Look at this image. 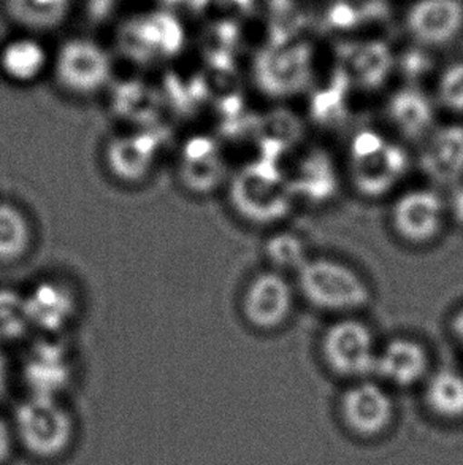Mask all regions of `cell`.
<instances>
[{"label": "cell", "mask_w": 463, "mask_h": 465, "mask_svg": "<svg viewBox=\"0 0 463 465\" xmlns=\"http://www.w3.org/2000/svg\"><path fill=\"white\" fill-rule=\"evenodd\" d=\"M267 258L278 269H295L299 271L307 262V252L300 240L289 235L278 233L267 242Z\"/></svg>", "instance_id": "cell-27"}, {"label": "cell", "mask_w": 463, "mask_h": 465, "mask_svg": "<svg viewBox=\"0 0 463 465\" xmlns=\"http://www.w3.org/2000/svg\"><path fill=\"white\" fill-rule=\"evenodd\" d=\"M438 102L452 114H463V61L446 67L437 83Z\"/></svg>", "instance_id": "cell-28"}, {"label": "cell", "mask_w": 463, "mask_h": 465, "mask_svg": "<svg viewBox=\"0 0 463 465\" xmlns=\"http://www.w3.org/2000/svg\"><path fill=\"white\" fill-rule=\"evenodd\" d=\"M291 182L294 195H303L311 202L329 201L337 191V172L326 153H311L300 163Z\"/></svg>", "instance_id": "cell-22"}, {"label": "cell", "mask_w": 463, "mask_h": 465, "mask_svg": "<svg viewBox=\"0 0 463 465\" xmlns=\"http://www.w3.org/2000/svg\"><path fill=\"white\" fill-rule=\"evenodd\" d=\"M430 359L424 346L409 339H394L378 351L375 373L384 381L408 388L429 373Z\"/></svg>", "instance_id": "cell-16"}, {"label": "cell", "mask_w": 463, "mask_h": 465, "mask_svg": "<svg viewBox=\"0 0 463 465\" xmlns=\"http://www.w3.org/2000/svg\"><path fill=\"white\" fill-rule=\"evenodd\" d=\"M34 229L21 208L0 202V264H13L31 252Z\"/></svg>", "instance_id": "cell-23"}, {"label": "cell", "mask_w": 463, "mask_h": 465, "mask_svg": "<svg viewBox=\"0 0 463 465\" xmlns=\"http://www.w3.org/2000/svg\"><path fill=\"white\" fill-rule=\"evenodd\" d=\"M156 156V145L148 135H121L108 145L107 165L121 182L137 183L148 176Z\"/></svg>", "instance_id": "cell-19"}, {"label": "cell", "mask_w": 463, "mask_h": 465, "mask_svg": "<svg viewBox=\"0 0 463 465\" xmlns=\"http://www.w3.org/2000/svg\"><path fill=\"white\" fill-rule=\"evenodd\" d=\"M403 23L408 35L422 46L452 44L463 32V0H414Z\"/></svg>", "instance_id": "cell-10"}, {"label": "cell", "mask_w": 463, "mask_h": 465, "mask_svg": "<svg viewBox=\"0 0 463 465\" xmlns=\"http://www.w3.org/2000/svg\"><path fill=\"white\" fill-rule=\"evenodd\" d=\"M182 170L195 188H214L224 173L220 150L212 140L189 142L182 153Z\"/></svg>", "instance_id": "cell-24"}, {"label": "cell", "mask_w": 463, "mask_h": 465, "mask_svg": "<svg viewBox=\"0 0 463 465\" xmlns=\"http://www.w3.org/2000/svg\"><path fill=\"white\" fill-rule=\"evenodd\" d=\"M6 381H8V365L4 352L0 350V394L5 391Z\"/></svg>", "instance_id": "cell-32"}, {"label": "cell", "mask_w": 463, "mask_h": 465, "mask_svg": "<svg viewBox=\"0 0 463 465\" xmlns=\"http://www.w3.org/2000/svg\"><path fill=\"white\" fill-rule=\"evenodd\" d=\"M25 301L32 329L50 335L64 332L78 314L75 292L57 280L38 282L25 294Z\"/></svg>", "instance_id": "cell-13"}, {"label": "cell", "mask_w": 463, "mask_h": 465, "mask_svg": "<svg viewBox=\"0 0 463 465\" xmlns=\"http://www.w3.org/2000/svg\"><path fill=\"white\" fill-rule=\"evenodd\" d=\"M32 396L56 397L72 378V359L56 341H44L32 348L25 367Z\"/></svg>", "instance_id": "cell-17"}, {"label": "cell", "mask_w": 463, "mask_h": 465, "mask_svg": "<svg viewBox=\"0 0 463 465\" xmlns=\"http://www.w3.org/2000/svg\"><path fill=\"white\" fill-rule=\"evenodd\" d=\"M299 288L313 307L335 313L363 309L371 301L367 282L333 259H308L299 269Z\"/></svg>", "instance_id": "cell-4"}, {"label": "cell", "mask_w": 463, "mask_h": 465, "mask_svg": "<svg viewBox=\"0 0 463 465\" xmlns=\"http://www.w3.org/2000/svg\"><path fill=\"white\" fill-rule=\"evenodd\" d=\"M256 82L263 93L288 97L307 88L311 80V53L303 46L265 51L257 59Z\"/></svg>", "instance_id": "cell-12"}, {"label": "cell", "mask_w": 463, "mask_h": 465, "mask_svg": "<svg viewBox=\"0 0 463 465\" xmlns=\"http://www.w3.org/2000/svg\"><path fill=\"white\" fill-rule=\"evenodd\" d=\"M57 86L76 97L101 93L113 75L110 51L94 38L72 37L57 46L51 59Z\"/></svg>", "instance_id": "cell-5"}, {"label": "cell", "mask_w": 463, "mask_h": 465, "mask_svg": "<svg viewBox=\"0 0 463 465\" xmlns=\"http://www.w3.org/2000/svg\"><path fill=\"white\" fill-rule=\"evenodd\" d=\"M15 445L18 443L15 437L13 422H8L4 416H0V465H5L10 460Z\"/></svg>", "instance_id": "cell-29"}, {"label": "cell", "mask_w": 463, "mask_h": 465, "mask_svg": "<svg viewBox=\"0 0 463 465\" xmlns=\"http://www.w3.org/2000/svg\"><path fill=\"white\" fill-rule=\"evenodd\" d=\"M392 70V57L379 45H369L356 53L352 59V74L363 88L382 86Z\"/></svg>", "instance_id": "cell-26"}, {"label": "cell", "mask_w": 463, "mask_h": 465, "mask_svg": "<svg viewBox=\"0 0 463 465\" xmlns=\"http://www.w3.org/2000/svg\"><path fill=\"white\" fill-rule=\"evenodd\" d=\"M51 54L38 35L19 32L0 45V75L6 82L27 86L51 70Z\"/></svg>", "instance_id": "cell-14"}, {"label": "cell", "mask_w": 463, "mask_h": 465, "mask_svg": "<svg viewBox=\"0 0 463 465\" xmlns=\"http://www.w3.org/2000/svg\"><path fill=\"white\" fill-rule=\"evenodd\" d=\"M320 351L327 367L335 375L363 380L375 373L379 350L367 324L346 318L327 327Z\"/></svg>", "instance_id": "cell-7"}, {"label": "cell", "mask_w": 463, "mask_h": 465, "mask_svg": "<svg viewBox=\"0 0 463 465\" xmlns=\"http://www.w3.org/2000/svg\"><path fill=\"white\" fill-rule=\"evenodd\" d=\"M446 202L433 189H411L392 207V226L401 239L414 245L432 242L445 220Z\"/></svg>", "instance_id": "cell-9"}, {"label": "cell", "mask_w": 463, "mask_h": 465, "mask_svg": "<svg viewBox=\"0 0 463 465\" xmlns=\"http://www.w3.org/2000/svg\"><path fill=\"white\" fill-rule=\"evenodd\" d=\"M409 169L407 152L371 129H363L350 142V180L367 197L388 194Z\"/></svg>", "instance_id": "cell-3"}, {"label": "cell", "mask_w": 463, "mask_h": 465, "mask_svg": "<svg viewBox=\"0 0 463 465\" xmlns=\"http://www.w3.org/2000/svg\"><path fill=\"white\" fill-rule=\"evenodd\" d=\"M16 443L35 460H61L75 440V421L56 397L32 396L15 413Z\"/></svg>", "instance_id": "cell-1"}, {"label": "cell", "mask_w": 463, "mask_h": 465, "mask_svg": "<svg viewBox=\"0 0 463 465\" xmlns=\"http://www.w3.org/2000/svg\"><path fill=\"white\" fill-rule=\"evenodd\" d=\"M388 116L403 135L419 139L430 133L435 110L430 99L416 88L399 89L388 102Z\"/></svg>", "instance_id": "cell-20"}, {"label": "cell", "mask_w": 463, "mask_h": 465, "mask_svg": "<svg viewBox=\"0 0 463 465\" xmlns=\"http://www.w3.org/2000/svg\"><path fill=\"white\" fill-rule=\"evenodd\" d=\"M76 0H0V12L19 32L56 31L70 18Z\"/></svg>", "instance_id": "cell-18"}, {"label": "cell", "mask_w": 463, "mask_h": 465, "mask_svg": "<svg viewBox=\"0 0 463 465\" xmlns=\"http://www.w3.org/2000/svg\"><path fill=\"white\" fill-rule=\"evenodd\" d=\"M424 401L432 415L448 422L463 421V375L441 369L427 378Z\"/></svg>", "instance_id": "cell-21"}, {"label": "cell", "mask_w": 463, "mask_h": 465, "mask_svg": "<svg viewBox=\"0 0 463 465\" xmlns=\"http://www.w3.org/2000/svg\"><path fill=\"white\" fill-rule=\"evenodd\" d=\"M291 182L267 159L248 163L231 183V202L244 220L256 224L281 221L292 208Z\"/></svg>", "instance_id": "cell-2"}, {"label": "cell", "mask_w": 463, "mask_h": 465, "mask_svg": "<svg viewBox=\"0 0 463 465\" xmlns=\"http://www.w3.org/2000/svg\"><path fill=\"white\" fill-rule=\"evenodd\" d=\"M118 42L125 56L135 63H165L182 53L186 32L172 13L143 12L125 21Z\"/></svg>", "instance_id": "cell-6"}, {"label": "cell", "mask_w": 463, "mask_h": 465, "mask_svg": "<svg viewBox=\"0 0 463 465\" xmlns=\"http://www.w3.org/2000/svg\"><path fill=\"white\" fill-rule=\"evenodd\" d=\"M419 163L420 169L432 182L458 184L463 178L462 124H448L430 131Z\"/></svg>", "instance_id": "cell-15"}, {"label": "cell", "mask_w": 463, "mask_h": 465, "mask_svg": "<svg viewBox=\"0 0 463 465\" xmlns=\"http://www.w3.org/2000/svg\"><path fill=\"white\" fill-rule=\"evenodd\" d=\"M452 333L463 348V309L458 310L454 320H452Z\"/></svg>", "instance_id": "cell-31"}, {"label": "cell", "mask_w": 463, "mask_h": 465, "mask_svg": "<svg viewBox=\"0 0 463 465\" xmlns=\"http://www.w3.org/2000/svg\"><path fill=\"white\" fill-rule=\"evenodd\" d=\"M32 331L25 294L13 290H0V346L25 339Z\"/></svg>", "instance_id": "cell-25"}, {"label": "cell", "mask_w": 463, "mask_h": 465, "mask_svg": "<svg viewBox=\"0 0 463 465\" xmlns=\"http://www.w3.org/2000/svg\"><path fill=\"white\" fill-rule=\"evenodd\" d=\"M294 307V292L288 280L278 272H263L251 280L244 291V320L259 331L281 327Z\"/></svg>", "instance_id": "cell-11"}, {"label": "cell", "mask_w": 463, "mask_h": 465, "mask_svg": "<svg viewBox=\"0 0 463 465\" xmlns=\"http://www.w3.org/2000/svg\"><path fill=\"white\" fill-rule=\"evenodd\" d=\"M446 212H449L452 218L463 226V184L452 189L451 197L446 202Z\"/></svg>", "instance_id": "cell-30"}, {"label": "cell", "mask_w": 463, "mask_h": 465, "mask_svg": "<svg viewBox=\"0 0 463 465\" xmlns=\"http://www.w3.org/2000/svg\"><path fill=\"white\" fill-rule=\"evenodd\" d=\"M340 416L350 434L378 439L394 424V401L381 384L359 380L341 396Z\"/></svg>", "instance_id": "cell-8"}]
</instances>
